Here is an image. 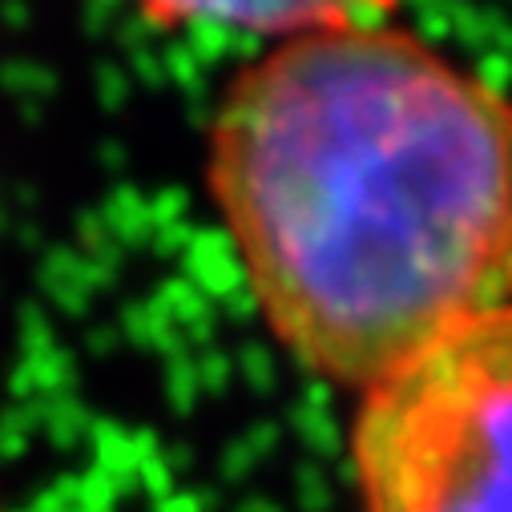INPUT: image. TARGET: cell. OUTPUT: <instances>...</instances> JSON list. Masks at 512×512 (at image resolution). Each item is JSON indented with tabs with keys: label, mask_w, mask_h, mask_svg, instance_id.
<instances>
[{
	"label": "cell",
	"mask_w": 512,
	"mask_h": 512,
	"mask_svg": "<svg viewBox=\"0 0 512 512\" xmlns=\"http://www.w3.org/2000/svg\"><path fill=\"white\" fill-rule=\"evenodd\" d=\"M206 186L263 323L335 388L512 299V97L392 21L254 57L214 105Z\"/></svg>",
	"instance_id": "6da1fadb"
},
{
	"label": "cell",
	"mask_w": 512,
	"mask_h": 512,
	"mask_svg": "<svg viewBox=\"0 0 512 512\" xmlns=\"http://www.w3.org/2000/svg\"><path fill=\"white\" fill-rule=\"evenodd\" d=\"M158 25H222L275 41L388 21L400 0H138Z\"/></svg>",
	"instance_id": "3957f363"
},
{
	"label": "cell",
	"mask_w": 512,
	"mask_h": 512,
	"mask_svg": "<svg viewBox=\"0 0 512 512\" xmlns=\"http://www.w3.org/2000/svg\"><path fill=\"white\" fill-rule=\"evenodd\" d=\"M363 512H512V299L359 392Z\"/></svg>",
	"instance_id": "7a4b0ae2"
}]
</instances>
